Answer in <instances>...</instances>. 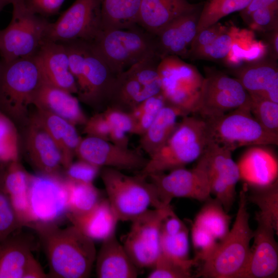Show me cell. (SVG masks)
<instances>
[{"label": "cell", "mask_w": 278, "mask_h": 278, "mask_svg": "<svg viewBox=\"0 0 278 278\" xmlns=\"http://www.w3.org/2000/svg\"><path fill=\"white\" fill-rule=\"evenodd\" d=\"M200 12L197 9L176 18L155 35L161 59L167 56L188 57L197 33Z\"/></svg>", "instance_id": "cell-21"}, {"label": "cell", "mask_w": 278, "mask_h": 278, "mask_svg": "<svg viewBox=\"0 0 278 278\" xmlns=\"http://www.w3.org/2000/svg\"></svg>", "instance_id": "cell-60"}, {"label": "cell", "mask_w": 278, "mask_h": 278, "mask_svg": "<svg viewBox=\"0 0 278 278\" xmlns=\"http://www.w3.org/2000/svg\"><path fill=\"white\" fill-rule=\"evenodd\" d=\"M32 105L61 117L76 126L84 125L88 118L77 97L43 80L33 95Z\"/></svg>", "instance_id": "cell-24"}, {"label": "cell", "mask_w": 278, "mask_h": 278, "mask_svg": "<svg viewBox=\"0 0 278 278\" xmlns=\"http://www.w3.org/2000/svg\"><path fill=\"white\" fill-rule=\"evenodd\" d=\"M182 117L166 143L137 173L147 178L185 167L202 155L211 141L205 120L197 114Z\"/></svg>", "instance_id": "cell-3"}, {"label": "cell", "mask_w": 278, "mask_h": 278, "mask_svg": "<svg viewBox=\"0 0 278 278\" xmlns=\"http://www.w3.org/2000/svg\"><path fill=\"white\" fill-rule=\"evenodd\" d=\"M242 18L252 30L266 33L278 28V5L258 9Z\"/></svg>", "instance_id": "cell-46"}, {"label": "cell", "mask_w": 278, "mask_h": 278, "mask_svg": "<svg viewBox=\"0 0 278 278\" xmlns=\"http://www.w3.org/2000/svg\"><path fill=\"white\" fill-rule=\"evenodd\" d=\"M232 73L251 98L278 103V68L275 60L266 58L233 68Z\"/></svg>", "instance_id": "cell-20"}, {"label": "cell", "mask_w": 278, "mask_h": 278, "mask_svg": "<svg viewBox=\"0 0 278 278\" xmlns=\"http://www.w3.org/2000/svg\"><path fill=\"white\" fill-rule=\"evenodd\" d=\"M11 4V20L0 30V55L6 61L36 55L44 42L50 23L30 10L23 0H14Z\"/></svg>", "instance_id": "cell-8"}, {"label": "cell", "mask_w": 278, "mask_h": 278, "mask_svg": "<svg viewBox=\"0 0 278 278\" xmlns=\"http://www.w3.org/2000/svg\"><path fill=\"white\" fill-rule=\"evenodd\" d=\"M48 275L41 264L34 258L27 267L23 278H47Z\"/></svg>", "instance_id": "cell-57"}, {"label": "cell", "mask_w": 278, "mask_h": 278, "mask_svg": "<svg viewBox=\"0 0 278 278\" xmlns=\"http://www.w3.org/2000/svg\"><path fill=\"white\" fill-rule=\"evenodd\" d=\"M192 241L195 251L194 257L199 262L208 259L217 249L219 242L202 228L192 224Z\"/></svg>", "instance_id": "cell-47"}, {"label": "cell", "mask_w": 278, "mask_h": 278, "mask_svg": "<svg viewBox=\"0 0 278 278\" xmlns=\"http://www.w3.org/2000/svg\"><path fill=\"white\" fill-rule=\"evenodd\" d=\"M183 116L179 110L168 104L162 108L150 126L140 136V147L149 158L166 143L178 125V118Z\"/></svg>", "instance_id": "cell-30"}, {"label": "cell", "mask_w": 278, "mask_h": 278, "mask_svg": "<svg viewBox=\"0 0 278 278\" xmlns=\"http://www.w3.org/2000/svg\"><path fill=\"white\" fill-rule=\"evenodd\" d=\"M95 261L99 278H135L138 275V268L115 235L102 241Z\"/></svg>", "instance_id": "cell-28"}, {"label": "cell", "mask_w": 278, "mask_h": 278, "mask_svg": "<svg viewBox=\"0 0 278 278\" xmlns=\"http://www.w3.org/2000/svg\"><path fill=\"white\" fill-rule=\"evenodd\" d=\"M165 172L149 175L147 178L154 185L159 199L164 206L170 205L175 198H187L205 202L211 198L206 173L197 162L188 169L181 167Z\"/></svg>", "instance_id": "cell-15"}, {"label": "cell", "mask_w": 278, "mask_h": 278, "mask_svg": "<svg viewBox=\"0 0 278 278\" xmlns=\"http://www.w3.org/2000/svg\"><path fill=\"white\" fill-rule=\"evenodd\" d=\"M250 104L249 94L237 78L209 70L204 77L194 114L208 119Z\"/></svg>", "instance_id": "cell-12"}, {"label": "cell", "mask_w": 278, "mask_h": 278, "mask_svg": "<svg viewBox=\"0 0 278 278\" xmlns=\"http://www.w3.org/2000/svg\"><path fill=\"white\" fill-rule=\"evenodd\" d=\"M124 0H100L102 30L125 28L123 18Z\"/></svg>", "instance_id": "cell-48"}, {"label": "cell", "mask_w": 278, "mask_h": 278, "mask_svg": "<svg viewBox=\"0 0 278 278\" xmlns=\"http://www.w3.org/2000/svg\"><path fill=\"white\" fill-rule=\"evenodd\" d=\"M160 249L161 254L171 258L182 262L189 260L187 227L173 235H166L161 232Z\"/></svg>", "instance_id": "cell-44"}, {"label": "cell", "mask_w": 278, "mask_h": 278, "mask_svg": "<svg viewBox=\"0 0 278 278\" xmlns=\"http://www.w3.org/2000/svg\"><path fill=\"white\" fill-rule=\"evenodd\" d=\"M64 183L67 195V213L74 214L85 213L92 209L102 199L99 190L93 183L77 182L66 178Z\"/></svg>", "instance_id": "cell-34"}, {"label": "cell", "mask_w": 278, "mask_h": 278, "mask_svg": "<svg viewBox=\"0 0 278 278\" xmlns=\"http://www.w3.org/2000/svg\"><path fill=\"white\" fill-rule=\"evenodd\" d=\"M32 228L46 257L48 277H89L97 255L93 240L72 224L61 228L56 223H36Z\"/></svg>", "instance_id": "cell-1"}, {"label": "cell", "mask_w": 278, "mask_h": 278, "mask_svg": "<svg viewBox=\"0 0 278 278\" xmlns=\"http://www.w3.org/2000/svg\"><path fill=\"white\" fill-rule=\"evenodd\" d=\"M102 30L100 0H75L54 23H49L44 41L92 42Z\"/></svg>", "instance_id": "cell-13"}, {"label": "cell", "mask_w": 278, "mask_h": 278, "mask_svg": "<svg viewBox=\"0 0 278 278\" xmlns=\"http://www.w3.org/2000/svg\"><path fill=\"white\" fill-rule=\"evenodd\" d=\"M250 110L267 132L278 136V103L267 99L250 97Z\"/></svg>", "instance_id": "cell-42"}, {"label": "cell", "mask_w": 278, "mask_h": 278, "mask_svg": "<svg viewBox=\"0 0 278 278\" xmlns=\"http://www.w3.org/2000/svg\"><path fill=\"white\" fill-rule=\"evenodd\" d=\"M62 43L66 50L70 71L77 87V98L97 112L109 104L116 78L90 42L80 40Z\"/></svg>", "instance_id": "cell-2"}, {"label": "cell", "mask_w": 278, "mask_h": 278, "mask_svg": "<svg viewBox=\"0 0 278 278\" xmlns=\"http://www.w3.org/2000/svg\"><path fill=\"white\" fill-rule=\"evenodd\" d=\"M26 125L25 145L31 164L39 173L59 176L62 158L57 145L33 115L29 116Z\"/></svg>", "instance_id": "cell-19"}, {"label": "cell", "mask_w": 278, "mask_h": 278, "mask_svg": "<svg viewBox=\"0 0 278 278\" xmlns=\"http://www.w3.org/2000/svg\"><path fill=\"white\" fill-rule=\"evenodd\" d=\"M211 141L230 150L249 146L277 145L278 136L267 132L255 119L250 104L218 117L204 119Z\"/></svg>", "instance_id": "cell-9"}, {"label": "cell", "mask_w": 278, "mask_h": 278, "mask_svg": "<svg viewBox=\"0 0 278 278\" xmlns=\"http://www.w3.org/2000/svg\"><path fill=\"white\" fill-rule=\"evenodd\" d=\"M65 0H23L33 13L47 18L57 14Z\"/></svg>", "instance_id": "cell-53"}, {"label": "cell", "mask_w": 278, "mask_h": 278, "mask_svg": "<svg viewBox=\"0 0 278 278\" xmlns=\"http://www.w3.org/2000/svg\"><path fill=\"white\" fill-rule=\"evenodd\" d=\"M252 0H206L200 11L197 33L223 18L246 8Z\"/></svg>", "instance_id": "cell-35"}, {"label": "cell", "mask_w": 278, "mask_h": 278, "mask_svg": "<svg viewBox=\"0 0 278 278\" xmlns=\"http://www.w3.org/2000/svg\"><path fill=\"white\" fill-rule=\"evenodd\" d=\"M124 131L110 126L109 140L113 144L123 148H129V140Z\"/></svg>", "instance_id": "cell-55"}, {"label": "cell", "mask_w": 278, "mask_h": 278, "mask_svg": "<svg viewBox=\"0 0 278 278\" xmlns=\"http://www.w3.org/2000/svg\"><path fill=\"white\" fill-rule=\"evenodd\" d=\"M83 132L86 136L109 141L110 126L102 112H97L88 118L84 124Z\"/></svg>", "instance_id": "cell-52"}, {"label": "cell", "mask_w": 278, "mask_h": 278, "mask_svg": "<svg viewBox=\"0 0 278 278\" xmlns=\"http://www.w3.org/2000/svg\"><path fill=\"white\" fill-rule=\"evenodd\" d=\"M166 104L163 96L160 93L146 98L135 107L130 112L135 121L133 134L142 135Z\"/></svg>", "instance_id": "cell-41"}, {"label": "cell", "mask_w": 278, "mask_h": 278, "mask_svg": "<svg viewBox=\"0 0 278 278\" xmlns=\"http://www.w3.org/2000/svg\"><path fill=\"white\" fill-rule=\"evenodd\" d=\"M158 71L166 104L184 116L195 114L204 79L198 69L178 56H167L161 59Z\"/></svg>", "instance_id": "cell-10"}, {"label": "cell", "mask_w": 278, "mask_h": 278, "mask_svg": "<svg viewBox=\"0 0 278 278\" xmlns=\"http://www.w3.org/2000/svg\"><path fill=\"white\" fill-rule=\"evenodd\" d=\"M100 167L79 159L73 162L66 170V178L77 182L93 183L100 173Z\"/></svg>", "instance_id": "cell-49"}, {"label": "cell", "mask_w": 278, "mask_h": 278, "mask_svg": "<svg viewBox=\"0 0 278 278\" xmlns=\"http://www.w3.org/2000/svg\"><path fill=\"white\" fill-rule=\"evenodd\" d=\"M268 54L266 43L257 41L252 30L239 28L231 49L223 61L227 65L234 68L244 63L265 59Z\"/></svg>", "instance_id": "cell-31"}, {"label": "cell", "mask_w": 278, "mask_h": 278, "mask_svg": "<svg viewBox=\"0 0 278 278\" xmlns=\"http://www.w3.org/2000/svg\"><path fill=\"white\" fill-rule=\"evenodd\" d=\"M145 99L142 85L128 70L116 75L108 106L131 112Z\"/></svg>", "instance_id": "cell-32"}, {"label": "cell", "mask_w": 278, "mask_h": 278, "mask_svg": "<svg viewBox=\"0 0 278 278\" xmlns=\"http://www.w3.org/2000/svg\"><path fill=\"white\" fill-rule=\"evenodd\" d=\"M14 0H0V12L7 5L12 4Z\"/></svg>", "instance_id": "cell-59"}, {"label": "cell", "mask_w": 278, "mask_h": 278, "mask_svg": "<svg viewBox=\"0 0 278 278\" xmlns=\"http://www.w3.org/2000/svg\"><path fill=\"white\" fill-rule=\"evenodd\" d=\"M31 239L18 231L0 242V278H23L35 258Z\"/></svg>", "instance_id": "cell-27"}, {"label": "cell", "mask_w": 278, "mask_h": 278, "mask_svg": "<svg viewBox=\"0 0 278 278\" xmlns=\"http://www.w3.org/2000/svg\"><path fill=\"white\" fill-rule=\"evenodd\" d=\"M28 196L35 223H56L68 212L64 179L60 175L30 174Z\"/></svg>", "instance_id": "cell-16"}, {"label": "cell", "mask_w": 278, "mask_h": 278, "mask_svg": "<svg viewBox=\"0 0 278 278\" xmlns=\"http://www.w3.org/2000/svg\"><path fill=\"white\" fill-rule=\"evenodd\" d=\"M247 201V191L244 188L239 194L238 208L232 229L213 255L203 262L196 277L240 278L249 259L254 234L249 225Z\"/></svg>", "instance_id": "cell-4"}, {"label": "cell", "mask_w": 278, "mask_h": 278, "mask_svg": "<svg viewBox=\"0 0 278 278\" xmlns=\"http://www.w3.org/2000/svg\"><path fill=\"white\" fill-rule=\"evenodd\" d=\"M66 217L84 235L93 241H104L115 235L119 221L107 199H102L90 211L82 214L67 213Z\"/></svg>", "instance_id": "cell-26"}, {"label": "cell", "mask_w": 278, "mask_h": 278, "mask_svg": "<svg viewBox=\"0 0 278 278\" xmlns=\"http://www.w3.org/2000/svg\"><path fill=\"white\" fill-rule=\"evenodd\" d=\"M239 28L226 26L225 29L197 56L196 59L220 60L229 54Z\"/></svg>", "instance_id": "cell-45"}, {"label": "cell", "mask_w": 278, "mask_h": 278, "mask_svg": "<svg viewBox=\"0 0 278 278\" xmlns=\"http://www.w3.org/2000/svg\"><path fill=\"white\" fill-rule=\"evenodd\" d=\"M275 5H278V0H252L248 7L241 11V13L244 16L258 9Z\"/></svg>", "instance_id": "cell-58"}, {"label": "cell", "mask_w": 278, "mask_h": 278, "mask_svg": "<svg viewBox=\"0 0 278 278\" xmlns=\"http://www.w3.org/2000/svg\"><path fill=\"white\" fill-rule=\"evenodd\" d=\"M43 81L34 55L11 61L0 60V110L16 124H26L34 92Z\"/></svg>", "instance_id": "cell-5"}, {"label": "cell", "mask_w": 278, "mask_h": 278, "mask_svg": "<svg viewBox=\"0 0 278 278\" xmlns=\"http://www.w3.org/2000/svg\"><path fill=\"white\" fill-rule=\"evenodd\" d=\"M36 55L43 81L77 94L76 80L70 71L68 56L62 43L44 41Z\"/></svg>", "instance_id": "cell-22"}, {"label": "cell", "mask_w": 278, "mask_h": 278, "mask_svg": "<svg viewBox=\"0 0 278 278\" xmlns=\"http://www.w3.org/2000/svg\"><path fill=\"white\" fill-rule=\"evenodd\" d=\"M225 27L217 22L197 32L191 44L187 57L196 59L201 51L209 45Z\"/></svg>", "instance_id": "cell-50"}, {"label": "cell", "mask_w": 278, "mask_h": 278, "mask_svg": "<svg viewBox=\"0 0 278 278\" xmlns=\"http://www.w3.org/2000/svg\"><path fill=\"white\" fill-rule=\"evenodd\" d=\"M102 112L110 126L117 128L127 133L133 134L135 121L130 112L112 106H108Z\"/></svg>", "instance_id": "cell-51"}, {"label": "cell", "mask_w": 278, "mask_h": 278, "mask_svg": "<svg viewBox=\"0 0 278 278\" xmlns=\"http://www.w3.org/2000/svg\"><path fill=\"white\" fill-rule=\"evenodd\" d=\"M44 127L58 147L62 158L63 167L67 168L73 162L81 140L76 126L48 111L36 108L32 115Z\"/></svg>", "instance_id": "cell-29"}, {"label": "cell", "mask_w": 278, "mask_h": 278, "mask_svg": "<svg viewBox=\"0 0 278 278\" xmlns=\"http://www.w3.org/2000/svg\"><path fill=\"white\" fill-rule=\"evenodd\" d=\"M173 212L171 205L149 209L132 220L123 245L136 267L152 268L161 254L160 236L163 221Z\"/></svg>", "instance_id": "cell-11"}, {"label": "cell", "mask_w": 278, "mask_h": 278, "mask_svg": "<svg viewBox=\"0 0 278 278\" xmlns=\"http://www.w3.org/2000/svg\"><path fill=\"white\" fill-rule=\"evenodd\" d=\"M257 228L246 267L240 278L277 277L278 247L275 230L271 221L259 212L255 214Z\"/></svg>", "instance_id": "cell-18"}, {"label": "cell", "mask_w": 278, "mask_h": 278, "mask_svg": "<svg viewBox=\"0 0 278 278\" xmlns=\"http://www.w3.org/2000/svg\"><path fill=\"white\" fill-rule=\"evenodd\" d=\"M231 218L220 202L211 197L205 201L193 224L208 232L220 242L230 231Z\"/></svg>", "instance_id": "cell-33"}, {"label": "cell", "mask_w": 278, "mask_h": 278, "mask_svg": "<svg viewBox=\"0 0 278 278\" xmlns=\"http://www.w3.org/2000/svg\"><path fill=\"white\" fill-rule=\"evenodd\" d=\"M76 156L100 168L137 172L144 167L148 160L138 150L120 147L109 141L89 136L81 138Z\"/></svg>", "instance_id": "cell-17"}, {"label": "cell", "mask_w": 278, "mask_h": 278, "mask_svg": "<svg viewBox=\"0 0 278 278\" xmlns=\"http://www.w3.org/2000/svg\"><path fill=\"white\" fill-rule=\"evenodd\" d=\"M240 180L247 186L259 187L270 185L277 180L278 162L275 154L263 146H253L237 163Z\"/></svg>", "instance_id": "cell-23"}, {"label": "cell", "mask_w": 278, "mask_h": 278, "mask_svg": "<svg viewBox=\"0 0 278 278\" xmlns=\"http://www.w3.org/2000/svg\"><path fill=\"white\" fill-rule=\"evenodd\" d=\"M266 35L268 54L271 58L276 60L278 58V28L265 33Z\"/></svg>", "instance_id": "cell-56"}, {"label": "cell", "mask_w": 278, "mask_h": 278, "mask_svg": "<svg viewBox=\"0 0 278 278\" xmlns=\"http://www.w3.org/2000/svg\"><path fill=\"white\" fill-rule=\"evenodd\" d=\"M90 43L116 75L145 58L160 57L155 36L136 26L101 30Z\"/></svg>", "instance_id": "cell-7"}, {"label": "cell", "mask_w": 278, "mask_h": 278, "mask_svg": "<svg viewBox=\"0 0 278 278\" xmlns=\"http://www.w3.org/2000/svg\"><path fill=\"white\" fill-rule=\"evenodd\" d=\"M250 188L248 201L258 206L259 212L271 221L277 234L278 180L268 186Z\"/></svg>", "instance_id": "cell-37"}, {"label": "cell", "mask_w": 278, "mask_h": 278, "mask_svg": "<svg viewBox=\"0 0 278 278\" xmlns=\"http://www.w3.org/2000/svg\"><path fill=\"white\" fill-rule=\"evenodd\" d=\"M186 228L183 221L176 215L174 211L167 216L163 221L161 233L173 235Z\"/></svg>", "instance_id": "cell-54"}, {"label": "cell", "mask_w": 278, "mask_h": 278, "mask_svg": "<svg viewBox=\"0 0 278 278\" xmlns=\"http://www.w3.org/2000/svg\"><path fill=\"white\" fill-rule=\"evenodd\" d=\"M30 175L19 160L4 164V185L10 200L28 195Z\"/></svg>", "instance_id": "cell-39"}, {"label": "cell", "mask_w": 278, "mask_h": 278, "mask_svg": "<svg viewBox=\"0 0 278 278\" xmlns=\"http://www.w3.org/2000/svg\"><path fill=\"white\" fill-rule=\"evenodd\" d=\"M197 9L187 0H141L137 25L155 36L176 18Z\"/></svg>", "instance_id": "cell-25"}, {"label": "cell", "mask_w": 278, "mask_h": 278, "mask_svg": "<svg viewBox=\"0 0 278 278\" xmlns=\"http://www.w3.org/2000/svg\"><path fill=\"white\" fill-rule=\"evenodd\" d=\"M198 263L194 258L182 262L160 254L147 277L190 278L193 277L191 268Z\"/></svg>", "instance_id": "cell-40"}, {"label": "cell", "mask_w": 278, "mask_h": 278, "mask_svg": "<svg viewBox=\"0 0 278 278\" xmlns=\"http://www.w3.org/2000/svg\"><path fill=\"white\" fill-rule=\"evenodd\" d=\"M4 164L0 163V242L22 227L4 187Z\"/></svg>", "instance_id": "cell-43"}, {"label": "cell", "mask_w": 278, "mask_h": 278, "mask_svg": "<svg viewBox=\"0 0 278 278\" xmlns=\"http://www.w3.org/2000/svg\"><path fill=\"white\" fill-rule=\"evenodd\" d=\"M100 175L107 199L119 221H132L150 206H167L161 202L154 185L147 178L138 173L128 175L110 167L101 168Z\"/></svg>", "instance_id": "cell-6"}, {"label": "cell", "mask_w": 278, "mask_h": 278, "mask_svg": "<svg viewBox=\"0 0 278 278\" xmlns=\"http://www.w3.org/2000/svg\"><path fill=\"white\" fill-rule=\"evenodd\" d=\"M161 59L159 56L155 55L145 58L127 69L142 85L145 99L161 93L162 83L158 71Z\"/></svg>", "instance_id": "cell-36"}, {"label": "cell", "mask_w": 278, "mask_h": 278, "mask_svg": "<svg viewBox=\"0 0 278 278\" xmlns=\"http://www.w3.org/2000/svg\"><path fill=\"white\" fill-rule=\"evenodd\" d=\"M20 144L15 123L0 110V163L19 160Z\"/></svg>", "instance_id": "cell-38"}, {"label": "cell", "mask_w": 278, "mask_h": 278, "mask_svg": "<svg viewBox=\"0 0 278 278\" xmlns=\"http://www.w3.org/2000/svg\"><path fill=\"white\" fill-rule=\"evenodd\" d=\"M231 151L211 141L198 162L204 169L211 194L215 196L228 213L236 197V186L240 180L237 163Z\"/></svg>", "instance_id": "cell-14"}]
</instances>
